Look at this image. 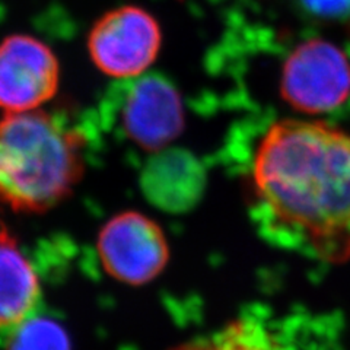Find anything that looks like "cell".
Returning a JSON list of instances; mask_svg holds the SVG:
<instances>
[{
  "label": "cell",
  "instance_id": "6da1fadb",
  "mask_svg": "<svg viewBox=\"0 0 350 350\" xmlns=\"http://www.w3.org/2000/svg\"><path fill=\"white\" fill-rule=\"evenodd\" d=\"M254 222L271 244L340 265L350 258V133L284 118L257 142L247 175Z\"/></svg>",
  "mask_w": 350,
  "mask_h": 350
},
{
  "label": "cell",
  "instance_id": "7a4b0ae2",
  "mask_svg": "<svg viewBox=\"0 0 350 350\" xmlns=\"http://www.w3.org/2000/svg\"><path fill=\"white\" fill-rule=\"evenodd\" d=\"M86 139L41 109L0 117V204L16 213L51 211L85 172Z\"/></svg>",
  "mask_w": 350,
  "mask_h": 350
},
{
  "label": "cell",
  "instance_id": "3957f363",
  "mask_svg": "<svg viewBox=\"0 0 350 350\" xmlns=\"http://www.w3.org/2000/svg\"><path fill=\"white\" fill-rule=\"evenodd\" d=\"M280 95L308 116L332 113L350 96V62L345 51L324 38L299 42L284 60Z\"/></svg>",
  "mask_w": 350,
  "mask_h": 350
},
{
  "label": "cell",
  "instance_id": "277c9868",
  "mask_svg": "<svg viewBox=\"0 0 350 350\" xmlns=\"http://www.w3.org/2000/svg\"><path fill=\"white\" fill-rule=\"evenodd\" d=\"M88 53L95 68L117 79L145 73L162 46L159 22L139 6H122L98 19L88 34Z\"/></svg>",
  "mask_w": 350,
  "mask_h": 350
},
{
  "label": "cell",
  "instance_id": "5b68a950",
  "mask_svg": "<svg viewBox=\"0 0 350 350\" xmlns=\"http://www.w3.org/2000/svg\"><path fill=\"white\" fill-rule=\"evenodd\" d=\"M96 250L108 275L127 284H145L158 278L170 260L162 228L135 211L109 219L98 234Z\"/></svg>",
  "mask_w": 350,
  "mask_h": 350
},
{
  "label": "cell",
  "instance_id": "8992f818",
  "mask_svg": "<svg viewBox=\"0 0 350 350\" xmlns=\"http://www.w3.org/2000/svg\"><path fill=\"white\" fill-rule=\"evenodd\" d=\"M59 85V59L46 42L27 34L0 41V109L34 111L56 96Z\"/></svg>",
  "mask_w": 350,
  "mask_h": 350
},
{
  "label": "cell",
  "instance_id": "52a82bcc",
  "mask_svg": "<svg viewBox=\"0 0 350 350\" xmlns=\"http://www.w3.org/2000/svg\"><path fill=\"white\" fill-rule=\"evenodd\" d=\"M118 118L129 140L152 153L170 148L185 126L181 95L161 75H146L129 83Z\"/></svg>",
  "mask_w": 350,
  "mask_h": 350
},
{
  "label": "cell",
  "instance_id": "ba28073f",
  "mask_svg": "<svg viewBox=\"0 0 350 350\" xmlns=\"http://www.w3.org/2000/svg\"><path fill=\"white\" fill-rule=\"evenodd\" d=\"M207 174L190 150L165 148L152 153L140 174V190L157 209L181 215L193 211L203 199Z\"/></svg>",
  "mask_w": 350,
  "mask_h": 350
},
{
  "label": "cell",
  "instance_id": "9c48e42d",
  "mask_svg": "<svg viewBox=\"0 0 350 350\" xmlns=\"http://www.w3.org/2000/svg\"><path fill=\"white\" fill-rule=\"evenodd\" d=\"M41 299L37 271L16 239L0 228V333H12L29 320Z\"/></svg>",
  "mask_w": 350,
  "mask_h": 350
},
{
  "label": "cell",
  "instance_id": "30bf717a",
  "mask_svg": "<svg viewBox=\"0 0 350 350\" xmlns=\"http://www.w3.org/2000/svg\"><path fill=\"white\" fill-rule=\"evenodd\" d=\"M276 321H273L267 311L260 306L247 310L239 319L228 323L221 330L209 336L194 338L171 350H292L288 343L286 330L275 332Z\"/></svg>",
  "mask_w": 350,
  "mask_h": 350
},
{
  "label": "cell",
  "instance_id": "8fae6325",
  "mask_svg": "<svg viewBox=\"0 0 350 350\" xmlns=\"http://www.w3.org/2000/svg\"><path fill=\"white\" fill-rule=\"evenodd\" d=\"M8 350H70V340L56 321L31 317L10 333Z\"/></svg>",
  "mask_w": 350,
  "mask_h": 350
},
{
  "label": "cell",
  "instance_id": "7c38bea8",
  "mask_svg": "<svg viewBox=\"0 0 350 350\" xmlns=\"http://www.w3.org/2000/svg\"><path fill=\"white\" fill-rule=\"evenodd\" d=\"M305 8L312 14L337 18L350 12V0H304Z\"/></svg>",
  "mask_w": 350,
  "mask_h": 350
}]
</instances>
